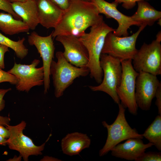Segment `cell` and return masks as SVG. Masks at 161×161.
<instances>
[{"mask_svg":"<svg viewBox=\"0 0 161 161\" xmlns=\"http://www.w3.org/2000/svg\"><path fill=\"white\" fill-rule=\"evenodd\" d=\"M0 30L5 34L13 35L28 33L30 29L22 21L15 19L10 14L0 12Z\"/></svg>","mask_w":161,"mask_h":161,"instance_id":"obj_20","label":"cell"},{"mask_svg":"<svg viewBox=\"0 0 161 161\" xmlns=\"http://www.w3.org/2000/svg\"><path fill=\"white\" fill-rule=\"evenodd\" d=\"M142 139L132 138L119 143L111 150L112 156L128 160H135L141 155L146 150L154 145L150 142L145 144Z\"/></svg>","mask_w":161,"mask_h":161,"instance_id":"obj_15","label":"cell"},{"mask_svg":"<svg viewBox=\"0 0 161 161\" xmlns=\"http://www.w3.org/2000/svg\"><path fill=\"white\" fill-rule=\"evenodd\" d=\"M142 134L158 151H161V115L158 114L156 117Z\"/></svg>","mask_w":161,"mask_h":161,"instance_id":"obj_21","label":"cell"},{"mask_svg":"<svg viewBox=\"0 0 161 161\" xmlns=\"http://www.w3.org/2000/svg\"><path fill=\"white\" fill-rule=\"evenodd\" d=\"M11 3L9 0H0V10L10 14L16 19L21 20L13 10Z\"/></svg>","mask_w":161,"mask_h":161,"instance_id":"obj_25","label":"cell"},{"mask_svg":"<svg viewBox=\"0 0 161 161\" xmlns=\"http://www.w3.org/2000/svg\"><path fill=\"white\" fill-rule=\"evenodd\" d=\"M91 142L90 138L86 134L74 132L67 134L62 138L61 148L63 153L66 155H78L83 150L89 147Z\"/></svg>","mask_w":161,"mask_h":161,"instance_id":"obj_17","label":"cell"},{"mask_svg":"<svg viewBox=\"0 0 161 161\" xmlns=\"http://www.w3.org/2000/svg\"><path fill=\"white\" fill-rule=\"evenodd\" d=\"M55 56L57 61L52 62L50 74L52 76L55 95L59 98L75 79L87 76L90 71L86 66L78 67L69 63L61 51L57 52Z\"/></svg>","mask_w":161,"mask_h":161,"instance_id":"obj_3","label":"cell"},{"mask_svg":"<svg viewBox=\"0 0 161 161\" xmlns=\"http://www.w3.org/2000/svg\"><path fill=\"white\" fill-rule=\"evenodd\" d=\"M55 38L63 45L64 49L63 55L69 63L78 67L86 66L89 60L88 53L78 37L63 35Z\"/></svg>","mask_w":161,"mask_h":161,"instance_id":"obj_14","label":"cell"},{"mask_svg":"<svg viewBox=\"0 0 161 161\" xmlns=\"http://www.w3.org/2000/svg\"><path fill=\"white\" fill-rule=\"evenodd\" d=\"M39 24L47 29L55 28L60 21L64 11L51 0H36Z\"/></svg>","mask_w":161,"mask_h":161,"instance_id":"obj_16","label":"cell"},{"mask_svg":"<svg viewBox=\"0 0 161 161\" xmlns=\"http://www.w3.org/2000/svg\"><path fill=\"white\" fill-rule=\"evenodd\" d=\"M155 97L156 99L155 104L157 108L158 114L161 115V84L157 90Z\"/></svg>","mask_w":161,"mask_h":161,"instance_id":"obj_29","label":"cell"},{"mask_svg":"<svg viewBox=\"0 0 161 161\" xmlns=\"http://www.w3.org/2000/svg\"><path fill=\"white\" fill-rule=\"evenodd\" d=\"M11 2H24L26 1L27 0H9Z\"/></svg>","mask_w":161,"mask_h":161,"instance_id":"obj_36","label":"cell"},{"mask_svg":"<svg viewBox=\"0 0 161 161\" xmlns=\"http://www.w3.org/2000/svg\"><path fill=\"white\" fill-rule=\"evenodd\" d=\"M118 105L119 112L114 122L110 125L106 121L102 122L107 129V137L105 145L99 151L100 157L106 154L114 147L123 141L132 138H143L142 134L139 133L128 123L125 117L126 108L120 103Z\"/></svg>","mask_w":161,"mask_h":161,"instance_id":"obj_5","label":"cell"},{"mask_svg":"<svg viewBox=\"0 0 161 161\" xmlns=\"http://www.w3.org/2000/svg\"><path fill=\"white\" fill-rule=\"evenodd\" d=\"M122 74L121 81L116 92L121 103L131 114H137L138 107L135 98L136 80L139 72L134 69L132 60L121 61Z\"/></svg>","mask_w":161,"mask_h":161,"instance_id":"obj_8","label":"cell"},{"mask_svg":"<svg viewBox=\"0 0 161 161\" xmlns=\"http://www.w3.org/2000/svg\"><path fill=\"white\" fill-rule=\"evenodd\" d=\"M22 157L21 155H19L18 157H17L16 155H15L14 157L12 158H10L8 159L7 161H20L21 160Z\"/></svg>","mask_w":161,"mask_h":161,"instance_id":"obj_34","label":"cell"},{"mask_svg":"<svg viewBox=\"0 0 161 161\" xmlns=\"http://www.w3.org/2000/svg\"><path fill=\"white\" fill-rule=\"evenodd\" d=\"M157 76L141 72H139L137 77L135 98L138 107L143 110L150 109L152 100L161 84Z\"/></svg>","mask_w":161,"mask_h":161,"instance_id":"obj_12","label":"cell"},{"mask_svg":"<svg viewBox=\"0 0 161 161\" xmlns=\"http://www.w3.org/2000/svg\"><path fill=\"white\" fill-rule=\"evenodd\" d=\"M62 10L65 11L69 7L71 0H51Z\"/></svg>","mask_w":161,"mask_h":161,"instance_id":"obj_28","label":"cell"},{"mask_svg":"<svg viewBox=\"0 0 161 161\" xmlns=\"http://www.w3.org/2000/svg\"><path fill=\"white\" fill-rule=\"evenodd\" d=\"M161 40L157 38L151 43H144L132 60L137 72H144L157 76L161 74Z\"/></svg>","mask_w":161,"mask_h":161,"instance_id":"obj_7","label":"cell"},{"mask_svg":"<svg viewBox=\"0 0 161 161\" xmlns=\"http://www.w3.org/2000/svg\"><path fill=\"white\" fill-rule=\"evenodd\" d=\"M26 123L22 121L16 126L7 125L5 127L9 130L10 135L7 139V145L11 150L18 151L24 161H28L31 155L38 156L42 154L46 143L40 146L35 145L30 137L24 135L23 131L25 129Z\"/></svg>","mask_w":161,"mask_h":161,"instance_id":"obj_10","label":"cell"},{"mask_svg":"<svg viewBox=\"0 0 161 161\" xmlns=\"http://www.w3.org/2000/svg\"><path fill=\"white\" fill-rule=\"evenodd\" d=\"M115 29L109 26L103 19L90 27V32H85L79 39L86 49L89 60L86 66L90 77L98 84L102 81L103 73L100 65V58L106 37Z\"/></svg>","mask_w":161,"mask_h":161,"instance_id":"obj_2","label":"cell"},{"mask_svg":"<svg viewBox=\"0 0 161 161\" xmlns=\"http://www.w3.org/2000/svg\"><path fill=\"white\" fill-rule=\"evenodd\" d=\"M103 19L91 1L71 0L69 7L64 11L59 22L51 33L52 38L72 35L79 37L89 27Z\"/></svg>","mask_w":161,"mask_h":161,"instance_id":"obj_1","label":"cell"},{"mask_svg":"<svg viewBox=\"0 0 161 161\" xmlns=\"http://www.w3.org/2000/svg\"><path fill=\"white\" fill-rule=\"evenodd\" d=\"M100 63L103 73L102 81L99 85L89 86V88L93 91H101L106 93L111 97L114 103L118 104L120 101L116 89L120 85L122 78L121 62L109 55L101 54Z\"/></svg>","mask_w":161,"mask_h":161,"instance_id":"obj_4","label":"cell"},{"mask_svg":"<svg viewBox=\"0 0 161 161\" xmlns=\"http://www.w3.org/2000/svg\"><path fill=\"white\" fill-rule=\"evenodd\" d=\"M40 62L39 59H35L30 64L15 62L13 67L7 71L18 79V81L15 85L17 90L28 92L33 87L44 85L43 67H37Z\"/></svg>","mask_w":161,"mask_h":161,"instance_id":"obj_9","label":"cell"},{"mask_svg":"<svg viewBox=\"0 0 161 161\" xmlns=\"http://www.w3.org/2000/svg\"><path fill=\"white\" fill-rule=\"evenodd\" d=\"M137 9L131 16L134 21L141 25L151 26L161 18V12L156 10L148 2L144 0L138 1Z\"/></svg>","mask_w":161,"mask_h":161,"instance_id":"obj_19","label":"cell"},{"mask_svg":"<svg viewBox=\"0 0 161 161\" xmlns=\"http://www.w3.org/2000/svg\"><path fill=\"white\" fill-rule=\"evenodd\" d=\"M142 0H115L114 2L117 4L122 3L123 8L129 10L133 8L136 5V2Z\"/></svg>","mask_w":161,"mask_h":161,"instance_id":"obj_26","label":"cell"},{"mask_svg":"<svg viewBox=\"0 0 161 161\" xmlns=\"http://www.w3.org/2000/svg\"><path fill=\"white\" fill-rule=\"evenodd\" d=\"M25 40V38L23 37L18 41H14L0 32V44L11 49L15 52L16 57L21 59L24 58L28 54V49L24 44Z\"/></svg>","mask_w":161,"mask_h":161,"instance_id":"obj_22","label":"cell"},{"mask_svg":"<svg viewBox=\"0 0 161 161\" xmlns=\"http://www.w3.org/2000/svg\"><path fill=\"white\" fill-rule=\"evenodd\" d=\"M18 81V79L14 75L0 69V83L8 82L11 84L16 85Z\"/></svg>","mask_w":161,"mask_h":161,"instance_id":"obj_24","label":"cell"},{"mask_svg":"<svg viewBox=\"0 0 161 161\" xmlns=\"http://www.w3.org/2000/svg\"><path fill=\"white\" fill-rule=\"evenodd\" d=\"M14 12L26 23L30 30H33L39 24L36 1L27 0L24 2L11 3Z\"/></svg>","mask_w":161,"mask_h":161,"instance_id":"obj_18","label":"cell"},{"mask_svg":"<svg viewBox=\"0 0 161 161\" xmlns=\"http://www.w3.org/2000/svg\"><path fill=\"white\" fill-rule=\"evenodd\" d=\"M9 51V47H8L0 44V69H4V55L6 52Z\"/></svg>","mask_w":161,"mask_h":161,"instance_id":"obj_27","label":"cell"},{"mask_svg":"<svg viewBox=\"0 0 161 161\" xmlns=\"http://www.w3.org/2000/svg\"><path fill=\"white\" fill-rule=\"evenodd\" d=\"M161 161V152L152 151L144 152L135 160V161Z\"/></svg>","mask_w":161,"mask_h":161,"instance_id":"obj_23","label":"cell"},{"mask_svg":"<svg viewBox=\"0 0 161 161\" xmlns=\"http://www.w3.org/2000/svg\"><path fill=\"white\" fill-rule=\"evenodd\" d=\"M4 126L0 124V135L5 139H7L10 136V132L9 130Z\"/></svg>","mask_w":161,"mask_h":161,"instance_id":"obj_31","label":"cell"},{"mask_svg":"<svg viewBox=\"0 0 161 161\" xmlns=\"http://www.w3.org/2000/svg\"><path fill=\"white\" fill-rule=\"evenodd\" d=\"M51 33L46 36L39 35L35 31L28 36V41L30 45L36 48L43 61L44 72V93H47L50 86V68L54 57L55 47Z\"/></svg>","mask_w":161,"mask_h":161,"instance_id":"obj_11","label":"cell"},{"mask_svg":"<svg viewBox=\"0 0 161 161\" xmlns=\"http://www.w3.org/2000/svg\"><path fill=\"white\" fill-rule=\"evenodd\" d=\"M10 118L7 117H3L0 115V124L6 126L10 124Z\"/></svg>","mask_w":161,"mask_h":161,"instance_id":"obj_32","label":"cell"},{"mask_svg":"<svg viewBox=\"0 0 161 161\" xmlns=\"http://www.w3.org/2000/svg\"><path fill=\"white\" fill-rule=\"evenodd\" d=\"M86 1H91V0H83Z\"/></svg>","mask_w":161,"mask_h":161,"instance_id":"obj_37","label":"cell"},{"mask_svg":"<svg viewBox=\"0 0 161 161\" xmlns=\"http://www.w3.org/2000/svg\"><path fill=\"white\" fill-rule=\"evenodd\" d=\"M146 26L142 25L138 30L131 35L118 36L111 32L106 35L101 54H106L121 61L133 59L137 52L136 47L137 39L141 32Z\"/></svg>","mask_w":161,"mask_h":161,"instance_id":"obj_6","label":"cell"},{"mask_svg":"<svg viewBox=\"0 0 161 161\" xmlns=\"http://www.w3.org/2000/svg\"><path fill=\"white\" fill-rule=\"evenodd\" d=\"M60 160H59L57 158L47 156H44L43 158L40 160L41 161H56Z\"/></svg>","mask_w":161,"mask_h":161,"instance_id":"obj_33","label":"cell"},{"mask_svg":"<svg viewBox=\"0 0 161 161\" xmlns=\"http://www.w3.org/2000/svg\"><path fill=\"white\" fill-rule=\"evenodd\" d=\"M11 90V88L7 89H0V112L4 109L5 106V101L3 97L7 92Z\"/></svg>","mask_w":161,"mask_h":161,"instance_id":"obj_30","label":"cell"},{"mask_svg":"<svg viewBox=\"0 0 161 161\" xmlns=\"http://www.w3.org/2000/svg\"><path fill=\"white\" fill-rule=\"evenodd\" d=\"M91 1L96 6L100 14L104 15L107 18H113L117 21L118 27L113 32L117 36H128V30L131 26L135 25L140 27L141 25L134 21L131 16L125 15L119 11L117 8L118 4L114 2L109 3L105 0H91Z\"/></svg>","mask_w":161,"mask_h":161,"instance_id":"obj_13","label":"cell"},{"mask_svg":"<svg viewBox=\"0 0 161 161\" xmlns=\"http://www.w3.org/2000/svg\"><path fill=\"white\" fill-rule=\"evenodd\" d=\"M7 139L0 135V145L5 146L7 145Z\"/></svg>","mask_w":161,"mask_h":161,"instance_id":"obj_35","label":"cell"},{"mask_svg":"<svg viewBox=\"0 0 161 161\" xmlns=\"http://www.w3.org/2000/svg\"><path fill=\"white\" fill-rule=\"evenodd\" d=\"M35 0V1H36V0Z\"/></svg>","mask_w":161,"mask_h":161,"instance_id":"obj_38","label":"cell"}]
</instances>
